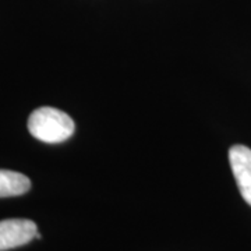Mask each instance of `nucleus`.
Returning a JSON list of instances; mask_svg holds the SVG:
<instances>
[{"label":"nucleus","instance_id":"f257e3e1","mask_svg":"<svg viewBox=\"0 0 251 251\" xmlns=\"http://www.w3.org/2000/svg\"><path fill=\"white\" fill-rule=\"evenodd\" d=\"M74 122L67 113L50 106L34 110L28 119V130L36 140L48 144L63 143L74 133Z\"/></svg>","mask_w":251,"mask_h":251},{"label":"nucleus","instance_id":"f03ea898","mask_svg":"<svg viewBox=\"0 0 251 251\" xmlns=\"http://www.w3.org/2000/svg\"><path fill=\"white\" fill-rule=\"evenodd\" d=\"M36 233V224L29 219L0 221V251L21 247L31 242Z\"/></svg>","mask_w":251,"mask_h":251},{"label":"nucleus","instance_id":"7ed1b4c3","mask_svg":"<svg viewBox=\"0 0 251 251\" xmlns=\"http://www.w3.org/2000/svg\"><path fill=\"white\" fill-rule=\"evenodd\" d=\"M229 162L242 197L251 205V150L244 145H233L229 150Z\"/></svg>","mask_w":251,"mask_h":251},{"label":"nucleus","instance_id":"20e7f679","mask_svg":"<svg viewBox=\"0 0 251 251\" xmlns=\"http://www.w3.org/2000/svg\"><path fill=\"white\" fill-rule=\"evenodd\" d=\"M31 188V181L25 175L13 171H0V198L17 197Z\"/></svg>","mask_w":251,"mask_h":251}]
</instances>
